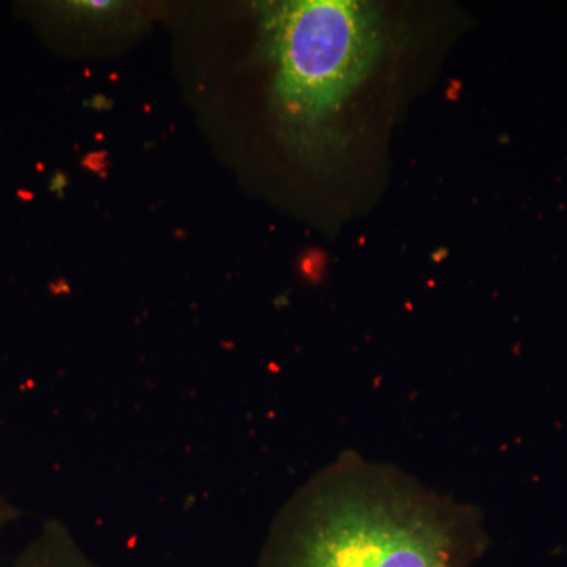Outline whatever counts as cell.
Returning a JSON list of instances; mask_svg holds the SVG:
<instances>
[{
	"mask_svg": "<svg viewBox=\"0 0 567 567\" xmlns=\"http://www.w3.org/2000/svg\"><path fill=\"white\" fill-rule=\"evenodd\" d=\"M477 516L391 470L336 462L276 517L257 567H473Z\"/></svg>",
	"mask_w": 567,
	"mask_h": 567,
	"instance_id": "1",
	"label": "cell"
},
{
	"mask_svg": "<svg viewBox=\"0 0 567 567\" xmlns=\"http://www.w3.org/2000/svg\"><path fill=\"white\" fill-rule=\"evenodd\" d=\"M262 32L274 62V107L297 151L330 147L333 123L382 50L374 7L357 0L267 3Z\"/></svg>",
	"mask_w": 567,
	"mask_h": 567,
	"instance_id": "2",
	"label": "cell"
},
{
	"mask_svg": "<svg viewBox=\"0 0 567 567\" xmlns=\"http://www.w3.org/2000/svg\"><path fill=\"white\" fill-rule=\"evenodd\" d=\"M0 567H111L89 554L62 522L44 524L40 532Z\"/></svg>",
	"mask_w": 567,
	"mask_h": 567,
	"instance_id": "3",
	"label": "cell"
},
{
	"mask_svg": "<svg viewBox=\"0 0 567 567\" xmlns=\"http://www.w3.org/2000/svg\"><path fill=\"white\" fill-rule=\"evenodd\" d=\"M122 3L107 2V0H87V2H73L70 3V10L76 13L84 14V17H102V14H110L112 11L121 9Z\"/></svg>",
	"mask_w": 567,
	"mask_h": 567,
	"instance_id": "4",
	"label": "cell"
}]
</instances>
